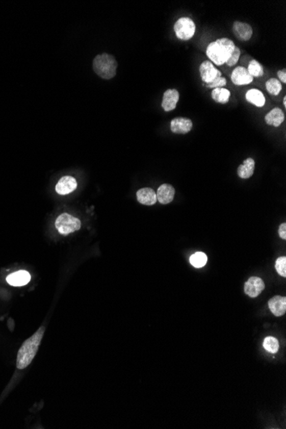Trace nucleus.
<instances>
[{
	"label": "nucleus",
	"mask_w": 286,
	"mask_h": 429,
	"mask_svg": "<svg viewBox=\"0 0 286 429\" xmlns=\"http://www.w3.org/2000/svg\"><path fill=\"white\" fill-rule=\"evenodd\" d=\"M46 328L44 325L40 326L37 332L30 337V339L25 340L21 348L19 349L16 358V368L18 369H24L32 363L35 356L37 354L38 349L42 340Z\"/></svg>",
	"instance_id": "1"
},
{
	"label": "nucleus",
	"mask_w": 286,
	"mask_h": 429,
	"mask_svg": "<svg viewBox=\"0 0 286 429\" xmlns=\"http://www.w3.org/2000/svg\"><path fill=\"white\" fill-rule=\"evenodd\" d=\"M235 44L228 38H220L210 43L206 47V56L212 63L216 65H223L227 62L235 48Z\"/></svg>",
	"instance_id": "2"
},
{
	"label": "nucleus",
	"mask_w": 286,
	"mask_h": 429,
	"mask_svg": "<svg viewBox=\"0 0 286 429\" xmlns=\"http://www.w3.org/2000/svg\"><path fill=\"white\" fill-rule=\"evenodd\" d=\"M93 68L99 78L110 80L117 74L118 62L111 54H99L94 58Z\"/></svg>",
	"instance_id": "3"
},
{
	"label": "nucleus",
	"mask_w": 286,
	"mask_h": 429,
	"mask_svg": "<svg viewBox=\"0 0 286 429\" xmlns=\"http://www.w3.org/2000/svg\"><path fill=\"white\" fill-rule=\"evenodd\" d=\"M55 226L60 234L65 236L80 230L82 223L77 218L69 213H62L56 219Z\"/></svg>",
	"instance_id": "4"
},
{
	"label": "nucleus",
	"mask_w": 286,
	"mask_h": 429,
	"mask_svg": "<svg viewBox=\"0 0 286 429\" xmlns=\"http://www.w3.org/2000/svg\"><path fill=\"white\" fill-rule=\"evenodd\" d=\"M174 32L179 40H190L195 35V23L190 17H181L174 24Z\"/></svg>",
	"instance_id": "5"
},
{
	"label": "nucleus",
	"mask_w": 286,
	"mask_h": 429,
	"mask_svg": "<svg viewBox=\"0 0 286 429\" xmlns=\"http://www.w3.org/2000/svg\"><path fill=\"white\" fill-rule=\"evenodd\" d=\"M199 71H200L201 80L203 82L204 84L212 83L214 79L221 77V71L217 69L214 64L209 60H206V61L201 63L200 68H199Z\"/></svg>",
	"instance_id": "6"
},
{
	"label": "nucleus",
	"mask_w": 286,
	"mask_h": 429,
	"mask_svg": "<svg viewBox=\"0 0 286 429\" xmlns=\"http://www.w3.org/2000/svg\"><path fill=\"white\" fill-rule=\"evenodd\" d=\"M230 80L235 85L244 86L251 83L254 78L249 75L247 68L244 66H238L233 69L230 75Z\"/></svg>",
	"instance_id": "7"
},
{
	"label": "nucleus",
	"mask_w": 286,
	"mask_h": 429,
	"mask_svg": "<svg viewBox=\"0 0 286 429\" xmlns=\"http://www.w3.org/2000/svg\"><path fill=\"white\" fill-rule=\"evenodd\" d=\"M179 92L177 89L170 88L164 93L161 107L165 112H171L177 107L179 102Z\"/></svg>",
	"instance_id": "8"
},
{
	"label": "nucleus",
	"mask_w": 286,
	"mask_h": 429,
	"mask_svg": "<svg viewBox=\"0 0 286 429\" xmlns=\"http://www.w3.org/2000/svg\"><path fill=\"white\" fill-rule=\"evenodd\" d=\"M170 125L172 133L185 135L192 130L193 122L188 117H175L171 121Z\"/></svg>",
	"instance_id": "9"
},
{
	"label": "nucleus",
	"mask_w": 286,
	"mask_h": 429,
	"mask_svg": "<svg viewBox=\"0 0 286 429\" xmlns=\"http://www.w3.org/2000/svg\"><path fill=\"white\" fill-rule=\"evenodd\" d=\"M265 288V284L259 277H251L244 285V292L252 298L257 297Z\"/></svg>",
	"instance_id": "10"
},
{
	"label": "nucleus",
	"mask_w": 286,
	"mask_h": 429,
	"mask_svg": "<svg viewBox=\"0 0 286 429\" xmlns=\"http://www.w3.org/2000/svg\"><path fill=\"white\" fill-rule=\"evenodd\" d=\"M232 32L238 40L241 41H248L251 39L253 35V29L247 22L236 21L233 23Z\"/></svg>",
	"instance_id": "11"
},
{
	"label": "nucleus",
	"mask_w": 286,
	"mask_h": 429,
	"mask_svg": "<svg viewBox=\"0 0 286 429\" xmlns=\"http://www.w3.org/2000/svg\"><path fill=\"white\" fill-rule=\"evenodd\" d=\"M77 187V182L73 176H64L60 179L56 185V191L59 195H69L75 191Z\"/></svg>",
	"instance_id": "12"
},
{
	"label": "nucleus",
	"mask_w": 286,
	"mask_h": 429,
	"mask_svg": "<svg viewBox=\"0 0 286 429\" xmlns=\"http://www.w3.org/2000/svg\"><path fill=\"white\" fill-rule=\"evenodd\" d=\"M157 201L161 204H169L173 200L175 196V189L171 184H164L158 188V191L156 193Z\"/></svg>",
	"instance_id": "13"
},
{
	"label": "nucleus",
	"mask_w": 286,
	"mask_h": 429,
	"mask_svg": "<svg viewBox=\"0 0 286 429\" xmlns=\"http://www.w3.org/2000/svg\"><path fill=\"white\" fill-rule=\"evenodd\" d=\"M268 307L271 312L277 317H280L286 312V297L284 296H273L268 301Z\"/></svg>",
	"instance_id": "14"
},
{
	"label": "nucleus",
	"mask_w": 286,
	"mask_h": 429,
	"mask_svg": "<svg viewBox=\"0 0 286 429\" xmlns=\"http://www.w3.org/2000/svg\"><path fill=\"white\" fill-rule=\"evenodd\" d=\"M137 200L142 205L152 206L157 203L156 193L151 188H142L137 193Z\"/></svg>",
	"instance_id": "15"
},
{
	"label": "nucleus",
	"mask_w": 286,
	"mask_h": 429,
	"mask_svg": "<svg viewBox=\"0 0 286 429\" xmlns=\"http://www.w3.org/2000/svg\"><path fill=\"white\" fill-rule=\"evenodd\" d=\"M30 280H31V276H30V272L24 271V270H21L18 272L11 273L6 279L9 285H12V286H23V285H27L28 283L30 282Z\"/></svg>",
	"instance_id": "16"
},
{
	"label": "nucleus",
	"mask_w": 286,
	"mask_h": 429,
	"mask_svg": "<svg viewBox=\"0 0 286 429\" xmlns=\"http://www.w3.org/2000/svg\"><path fill=\"white\" fill-rule=\"evenodd\" d=\"M283 120H284V113L278 107H275L273 110H271L270 112L265 116L266 123H268V125L273 126V127L280 126Z\"/></svg>",
	"instance_id": "17"
},
{
	"label": "nucleus",
	"mask_w": 286,
	"mask_h": 429,
	"mask_svg": "<svg viewBox=\"0 0 286 429\" xmlns=\"http://www.w3.org/2000/svg\"><path fill=\"white\" fill-rule=\"evenodd\" d=\"M247 102L257 107H263L265 106L266 98L262 91L256 88L249 89L245 94Z\"/></svg>",
	"instance_id": "18"
},
{
	"label": "nucleus",
	"mask_w": 286,
	"mask_h": 429,
	"mask_svg": "<svg viewBox=\"0 0 286 429\" xmlns=\"http://www.w3.org/2000/svg\"><path fill=\"white\" fill-rule=\"evenodd\" d=\"M254 166H255V162H254V159L248 158L244 160L243 165L238 166V176L243 179H248L251 178L254 172Z\"/></svg>",
	"instance_id": "19"
},
{
	"label": "nucleus",
	"mask_w": 286,
	"mask_h": 429,
	"mask_svg": "<svg viewBox=\"0 0 286 429\" xmlns=\"http://www.w3.org/2000/svg\"><path fill=\"white\" fill-rule=\"evenodd\" d=\"M212 99L219 104H227L230 100V92L224 88H214L211 93Z\"/></svg>",
	"instance_id": "20"
},
{
	"label": "nucleus",
	"mask_w": 286,
	"mask_h": 429,
	"mask_svg": "<svg viewBox=\"0 0 286 429\" xmlns=\"http://www.w3.org/2000/svg\"><path fill=\"white\" fill-rule=\"evenodd\" d=\"M248 71L252 78H262L264 75V69L262 64L255 59H252L248 65Z\"/></svg>",
	"instance_id": "21"
},
{
	"label": "nucleus",
	"mask_w": 286,
	"mask_h": 429,
	"mask_svg": "<svg viewBox=\"0 0 286 429\" xmlns=\"http://www.w3.org/2000/svg\"><path fill=\"white\" fill-rule=\"evenodd\" d=\"M266 89L271 95L277 96L282 90V84L277 78H270L266 83Z\"/></svg>",
	"instance_id": "22"
},
{
	"label": "nucleus",
	"mask_w": 286,
	"mask_h": 429,
	"mask_svg": "<svg viewBox=\"0 0 286 429\" xmlns=\"http://www.w3.org/2000/svg\"><path fill=\"white\" fill-rule=\"evenodd\" d=\"M190 261L193 267H195V268H201L206 265L207 256H206V254L202 252H196L191 256Z\"/></svg>",
	"instance_id": "23"
},
{
	"label": "nucleus",
	"mask_w": 286,
	"mask_h": 429,
	"mask_svg": "<svg viewBox=\"0 0 286 429\" xmlns=\"http://www.w3.org/2000/svg\"><path fill=\"white\" fill-rule=\"evenodd\" d=\"M263 347L265 348L266 350H268L270 353H276L279 348L278 339L273 338V337L266 338L264 339V342H263Z\"/></svg>",
	"instance_id": "24"
},
{
	"label": "nucleus",
	"mask_w": 286,
	"mask_h": 429,
	"mask_svg": "<svg viewBox=\"0 0 286 429\" xmlns=\"http://www.w3.org/2000/svg\"><path fill=\"white\" fill-rule=\"evenodd\" d=\"M275 268L278 274L282 277H286V257L282 256L277 259L275 263Z\"/></svg>",
	"instance_id": "25"
},
{
	"label": "nucleus",
	"mask_w": 286,
	"mask_h": 429,
	"mask_svg": "<svg viewBox=\"0 0 286 429\" xmlns=\"http://www.w3.org/2000/svg\"><path fill=\"white\" fill-rule=\"evenodd\" d=\"M240 48L238 47V46H235L234 51L232 52V54H231V55H230V58H229V59H228L227 62H226L225 64H226V65H228L229 67L234 66V65L238 63L239 59H240Z\"/></svg>",
	"instance_id": "26"
},
{
	"label": "nucleus",
	"mask_w": 286,
	"mask_h": 429,
	"mask_svg": "<svg viewBox=\"0 0 286 429\" xmlns=\"http://www.w3.org/2000/svg\"><path fill=\"white\" fill-rule=\"evenodd\" d=\"M226 83H227L226 79L225 78H223V77H220V78L214 79L212 83H206V84H204V85L206 86V88H214H214H223L224 86L226 85Z\"/></svg>",
	"instance_id": "27"
},
{
	"label": "nucleus",
	"mask_w": 286,
	"mask_h": 429,
	"mask_svg": "<svg viewBox=\"0 0 286 429\" xmlns=\"http://www.w3.org/2000/svg\"><path fill=\"white\" fill-rule=\"evenodd\" d=\"M278 234H279V237L283 239V240H285L286 239V224L285 223H283V224H280V226L278 228Z\"/></svg>",
	"instance_id": "28"
},
{
	"label": "nucleus",
	"mask_w": 286,
	"mask_h": 429,
	"mask_svg": "<svg viewBox=\"0 0 286 429\" xmlns=\"http://www.w3.org/2000/svg\"><path fill=\"white\" fill-rule=\"evenodd\" d=\"M277 75H278V80L279 82H282L283 83H286V69H280V70H278V73H277Z\"/></svg>",
	"instance_id": "29"
},
{
	"label": "nucleus",
	"mask_w": 286,
	"mask_h": 429,
	"mask_svg": "<svg viewBox=\"0 0 286 429\" xmlns=\"http://www.w3.org/2000/svg\"><path fill=\"white\" fill-rule=\"evenodd\" d=\"M283 107H285V108H286V97L285 96L283 97Z\"/></svg>",
	"instance_id": "30"
}]
</instances>
